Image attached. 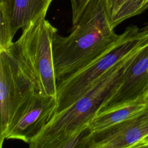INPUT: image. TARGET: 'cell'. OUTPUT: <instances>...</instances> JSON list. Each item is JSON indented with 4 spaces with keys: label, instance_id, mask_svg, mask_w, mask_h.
Instances as JSON below:
<instances>
[{
    "label": "cell",
    "instance_id": "obj_11",
    "mask_svg": "<svg viewBox=\"0 0 148 148\" xmlns=\"http://www.w3.org/2000/svg\"><path fill=\"white\" fill-rule=\"evenodd\" d=\"M105 3L114 29L125 20L148 9V0H105Z\"/></svg>",
    "mask_w": 148,
    "mask_h": 148
},
{
    "label": "cell",
    "instance_id": "obj_3",
    "mask_svg": "<svg viewBox=\"0 0 148 148\" xmlns=\"http://www.w3.org/2000/svg\"><path fill=\"white\" fill-rule=\"evenodd\" d=\"M41 16L23 29L10 46L25 68L39 92L56 97L57 82L53 64L52 42L57 29Z\"/></svg>",
    "mask_w": 148,
    "mask_h": 148
},
{
    "label": "cell",
    "instance_id": "obj_2",
    "mask_svg": "<svg viewBox=\"0 0 148 148\" xmlns=\"http://www.w3.org/2000/svg\"><path fill=\"white\" fill-rule=\"evenodd\" d=\"M110 25L105 0H91L71 34L53 36L52 53L57 82L84 68L105 53L122 37Z\"/></svg>",
    "mask_w": 148,
    "mask_h": 148
},
{
    "label": "cell",
    "instance_id": "obj_6",
    "mask_svg": "<svg viewBox=\"0 0 148 148\" xmlns=\"http://www.w3.org/2000/svg\"><path fill=\"white\" fill-rule=\"evenodd\" d=\"M56 97L39 92L32 93L17 109L5 135V139H16L29 143L49 123L55 114Z\"/></svg>",
    "mask_w": 148,
    "mask_h": 148
},
{
    "label": "cell",
    "instance_id": "obj_8",
    "mask_svg": "<svg viewBox=\"0 0 148 148\" xmlns=\"http://www.w3.org/2000/svg\"><path fill=\"white\" fill-rule=\"evenodd\" d=\"M148 136V101L136 115L102 130L90 133L87 148H134Z\"/></svg>",
    "mask_w": 148,
    "mask_h": 148
},
{
    "label": "cell",
    "instance_id": "obj_1",
    "mask_svg": "<svg viewBox=\"0 0 148 148\" xmlns=\"http://www.w3.org/2000/svg\"><path fill=\"white\" fill-rule=\"evenodd\" d=\"M148 39L111 68L84 94L64 110L56 113L41 132L28 143L31 148L85 147L88 125L119 84L125 70Z\"/></svg>",
    "mask_w": 148,
    "mask_h": 148
},
{
    "label": "cell",
    "instance_id": "obj_12",
    "mask_svg": "<svg viewBox=\"0 0 148 148\" xmlns=\"http://www.w3.org/2000/svg\"><path fill=\"white\" fill-rule=\"evenodd\" d=\"M91 0H70L72 6V21L75 23L80 17Z\"/></svg>",
    "mask_w": 148,
    "mask_h": 148
},
{
    "label": "cell",
    "instance_id": "obj_5",
    "mask_svg": "<svg viewBox=\"0 0 148 148\" xmlns=\"http://www.w3.org/2000/svg\"><path fill=\"white\" fill-rule=\"evenodd\" d=\"M39 92L29 74L10 45L0 50V146L8 125L18 107L34 92Z\"/></svg>",
    "mask_w": 148,
    "mask_h": 148
},
{
    "label": "cell",
    "instance_id": "obj_9",
    "mask_svg": "<svg viewBox=\"0 0 148 148\" xmlns=\"http://www.w3.org/2000/svg\"><path fill=\"white\" fill-rule=\"evenodd\" d=\"M53 0H0V50L7 49L16 33L46 16Z\"/></svg>",
    "mask_w": 148,
    "mask_h": 148
},
{
    "label": "cell",
    "instance_id": "obj_7",
    "mask_svg": "<svg viewBox=\"0 0 148 148\" xmlns=\"http://www.w3.org/2000/svg\"><path fill=\"white\" fill-rule=\"evenodd\" d=\"M147 101L148 39L128 66L119 84L99 112Z\"/></svg>",
    "mask_w": 148,
    "mask_h": 148
},
{
    "label": "cell",
    "instance_id": "obj_14",
    "mask_svg": "<svg viewBox=\"0 0 148 148\" xmlns=\"http://www.w3.org/2000/svg\"><path fill=\"white\" fill-rule=\"evenodd\" d=\"M141 31L143 32H148V23H146V24L142 28H140Z\"/></svg>",
    "mask_w": 148,
    "mask_h": 148
},
{
    "label": "cell",
    "instance_id": "obj_4",
    "mask_svg": "<svg viewBox=\"0 0 148 148\" xmlns=\"http://www.w3.org/2000/svg\"><path fill=\"white\" fill-rule=\"evenodd\" d=\"M147 34L136 25L127 27L121 38L105 53L84 68L57 83L56 113L75 102L111 68L133 51Z\"/></svg>",
    "mask_w": 148,
    "mask_h": 148
},
{
    "label": "cell",
    "instance_id": "obj_10",
    "mask_svg": "<svg viewBox=\"0 0 148 148\" xmlns=\"http://www.w3.org/2000/svg\"><path fill=\"white\" fill-rule=\"evenodd\" d=\"M146 103V102L132 103L98 112L89 124L90 133L102 130L130 119L139 113Z\"/></svg>",
    "mask_w": 148,
    "mask_h": 148
},
{
    "label": "cell",
    "instance_id": "obj_13",
    "mask_svg": "<svg viewBox=\"0 0 148 148\" xmlns=\"http://www.w3.org/2000/svg\"><path fill=\"white\" fill-rule=\"evenodd\" d=\"M139 147H148V136L144 138L140 142H139L134 148H139Z\"/></svg>",
    "mask_w": 148,
    "mask_h": 148
}]
</instances>
